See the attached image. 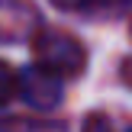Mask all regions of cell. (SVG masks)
<instances>
[{
	"instance_id": "cell-1",
	"label": "cell",
	"mask_w": 132,
	"mask_h": 132,
	"mask_svg": "<svg viewBox=\"0 0 132 132\" xmlns=\"http://www.w3.org/2000/svg\"><path fill=\"white\" fill-rule=\"evenodd\" d=\"M32 52H36V64L58 77H74L87 68V52L74 36L61 29H42L32 39Z\"/></svg>"
},
{
	"instance_id": "cell-2",
	"label": "cell",
	"mask_w": 132,
	"mask_h": 132,
	"mask_svg": "<svg viewBox=\"0 0 132 132\" xmlns=\"http://www.w3.org/2000/svg\"><path fill=\"white\" fill-rule=\"evenodd\" d=\"M19 94L29 106L36 110H52L61 103V77L52 74V71L29 64V68L19 74Z\"/></svg>"
},
{
	"instance_id": "cell-3",
	"label": "cell",
	"mask_w": 132,
	"mask_h": 132,
	"mask_svg": "<svg viewBox=\"0 0 132 132\" xmlns=\"http://www.w3.org/2000/svg\"><path fill=\"white\" fill-rule=\"evenodd\" d=\"M16 94H19V74L6 61H0V106H6Z\"/></svg>"
},
{
	"instance_id": "cell-4",
	"label": "cell",
	"mask_w": 132,
	"mask_h": 132,
	"mask_svg": "<svg viewBox=\"0 0 132 132\" xmlns=\"http://www.w3.org/2000/svg\"><path fill=\"white\" fill-rule=\"evenodd\" d=\"M0 132H61L55 122H26V119H6L0 122Z\"/></svg>"
},
{
	"instance_id": "cell-5",
	"label": "cell",
	"mask_w": 132,
	"mask_h": 132,
	"mask_svg": "<svg viewBox=\"0 0 132 132\" xmlns=\"http://www.w3.org/2000/svg\"><path fill=\"white\" fill-rule=\"evenodd\" d=\"M58 10H100L106 0H52ZM110 3H122V0H110Z\"/></svg>"
},
{
	"instance_id": "cell-6",
	"label": "cell",
	"mask_w": 132,
	"mask_h": 132,
	"mask_svg": "<svg viewBox=\"0 0 132 132\" xmlns=\"http://www.w3.org/2000/svg\"><path fill=\"white\" fill-rule=\"evenodd\" d=\"M84 132H113L106 116H87V122H84Z\"/></svg>"
},
{
	"instance_id": "cell-7",
	"label": "cell",
	"mask_w": 132,
	"mask_h": 132,
	"mask_svg": "<svg viewBox=\"0 0 132 132\" xmlns=\"http://www.w3.org/2000/svg\"><path fill=\"white\" fill-rule=\"evenodd\" d=\"M122 77H126V84L132 87V58H129V61H122Z\"/></svg>"
}]
</instances>
